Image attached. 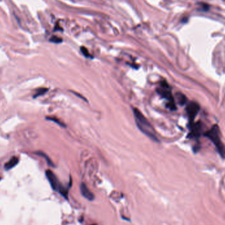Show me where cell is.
<instances>
[{
	"label": "cell",
	"instance_id": "obj_6",
	"mask_svg": "<svg viewBox=\"0 0 225 225\" xmlns=\"http://www.w3.org/2000/svg\"><path fill=\"white\" fill-rule=\"evenodd\" d=\"M189 127H190V132L188 134V138L197 139L200 137L202 131V124L200 121L190 124Z\"/></svg>",
	"mask_w": 225,
	"mask_h": 225
},
{
	"label": "cell",
	"instance_id": "obj_4",
	"mask_svg": "<svg viewBox=\"0 0 225 225\" xmlns=\"http://www.w3.org/2000/svg\"><path fill=\"white\" fill-rule=\"evenodd\" d=\"M46 175L49 184H50V185L53 190L60 193L65 198L68 199V190L60 183L59 180H58L57 177H56V175L50 170H46Z\"/></svg>",
	"mask_w": 225,
	"mask_h": 225
},
{
	"label": "cell",
	"instance_id": "obj_3",
	"mask_svg": "<svg viewBox=\"0 0 225 225\" xmlns=\"http://www.w3.org/2000/svg\"><path fill=\"white\" fill-rule=\"evenodd\" d=\"M157 93L162 97L165 98V100L168 101V103L166 104V107L170 110L175 111L177 109L176 104L173 94L170 91V89L169 85L166 82H163L161 84V87L157 90Z\"/></svg>",
	"mask_w": 225,
	"mask_h": 225
},
{
	"label": "cell",
	"instance_id": "obj_10",
	"mask_svg": "<svg viewBox=\"0 0 225 225\" xmlns=\"http://www.w3.org/2000/svg\"><path fill=\"white\" fill-rule=\"evenodd\" d=\"M48 91V89L46 88H40L36 90V93L34 95L33 97L36 98L39 96H43L44 94L46 93Z\"/></svg>",
	"mask_w": 225,
	"mask_h": 225
},
{
	"label": "cell",
	"instance_id": "obj_13",
	"mask_svg": "<svg viewBox=\"0 0 225 225\" xmlns=\"http://www.w3.org/2000/svg\"><path fill=\"white\" fill-rule=\"evenodd\" d=\"M80 50H81V51H82V54H83V55L85 57H88V58H89V57L90 58H92V56L90 55V53H88V49L86 48H85L84 47H82V48H80Z\"/></svg>",
	"mask_w": 225,
	"mask_h": 225
},
{
	"label": "cell",
	"instance_id": "obj_2",
	"mask_svg": "<svg viewBox=\"0 0 225 225\" xmlns=\"http://www.w3.org/2000/svg\"><path fill=\"white\" fill-rule=\"evenodd\" d=\"M204 136L209 138V140L212 142L217 148V150L219 153L220 155L223 158L225 157V146L223 143L220 137V130L217 124L213 125L211 129L205 132Z\"/></svg>",
	"mask_w": 225,
	"mask_h": 225
},
{
	"label": "cell",
	"instance_id": "obj_8",
	"mask_svg": "<svg viewBox=\"0 0 225 225\" xmlns=\"http://www.w3.org/2000/svg\"><path fill=\"white\" fill-rule=\"evenodd\" d=\"M19 158L17 157H13L7 163H6L5 164V165H4V169H5L6 170H10L11 169H13V167H15V166L18 164V163H19Z\"/></svg>",
	"mask_w": 225,
	"mask_h": 225
},
{
	"label": "cell",
	"instance_id": "obj_1",
	"mask_svg": "<svg viewBox=\"0 0 225 225\" xmlns=\"http://www.w3.org/2000/svg\"><path fill=\"white\" fill-rule=\"evenodd\" d=\"M133 112L138 128L143 134H145L147 136L152 139L153 140L157 141V138L155 136V130L150 123L146 118V116L136 108H133Z\"/></svg>",
	"mask_w": 225,
	"mask_h": 225
},
{
	"label": "cell",
	"instance_id": "obj_14",
	"mask_svg": "<svg viewBox=\"0 0 225 225\" xmlns=\"http://www.w3.org/2000/svg\"><path fill=\"white\" fill-rule=\"evenodd\" d=\"M200 6L201 7V10L202 11H207L209 10V6L208 5V4L204 3H200Z\"/></svg>",
	"mask_w": 225,
	"mask_h": 225
},
{
	"label": "cell",
	"instance_id": "obj_16",
	"mask_svg": "<svg viewBox=\"0 0 225 225\" xmlns=\"http://www.w3.org/2000/svg\"><path fill=\"white\" fill-rule=\"evenodd\" d=\"M0 181H1V177H0Z\"/></svg>",
	"mask_w": 225,
	"mask_h": 225
},
{
	"label": "cell",
	"instance_id": "obj_15",
	"mask_svg": "<svg viewBox=\"0 0 225 225\" xmlns=\"http://www.w3.org/2000/svg\"><path fill=\"white\" fill-rule=\"evenodd\" d=\"M50 41L51 42H53V43H55V44H59L60 42H61L62 40L59 38H57V36H53L52 37L51 39H50Z\"/></svg>",
	"mask_w": 225,
	"mask_h": 225
},
{
	"label": "cell",
	"instance_id": "obj_9",
	"mask_svg": "<svg viewBox=\"0 0 225 225\" xmlns=\"http://www.w3.org/2000/svg\"><path fill=\"white\" fill-rule=\"evenodd\" d=\"M176 97H177V101L179 105H184L186 104V103L187 101V98L183 93L181 92H178L176 93Z\"/></svg>",
	"mask_w": 225,
	"mask_h": 225
},
{
	"label": "cell",
	"instance_id": "obj_7",
	"mask_svg": "<svg viewBox=\"0 0 225 225\" xmlns=\"http://www.w3.org/2000/svg\"><path fill=\"white\" fill-rule=\"evenodd\" d=\"M80 192L85 198L88 200L89 201H92L94 200L95 196H94L93 193L89 190L87 186L84 183L81 184L80 185Z\"/></svg>",
	"mask_w": 225,
	"mask_h": 225
},
{
	"label": "cell",
	"instance_id": "obj_12",
	"mask_svg": "<svg viewBox=\"0 0 225 225\" xmlns=\"http://www.w3.org/2000/svg\"><path fill=\"white\" fill-rule=\"evenodd\" d=\"M46 119H47V120H49L53 121V122L55 123H56V124H57L58 125L61 126V127H66V126H65L63 123H61V121H60L59 120H58L57 118H54V117H48H48H46Z\"/></svg>",
	"mask_w": 225,
	"mask_h": 225
},
{
	"label": "cell",
	"instance_id": "obj_5",
	"mask_svg": "<svg viewBox=\"0 0 225 225\" xmlns=\"http://www.w3.org/2000/svg\"><path fill=\"white\" fill-rule=\"evenodd\" d=\"M200 109V107L198 103L194 101H191L187 105L186 112L189 118V123L191 124L193 123V120L198 113Z\"/></svg>",
	"mask_w": 225,
	"mask_h": 225
},
{
	"label": "cell",
	"instance_id": "obj_11",
	"mask_svg": "<svg viewBox=\"0 0 225 225\" xmlns=\"http://www.w3.org/2000/svg\"><path fill=\"white\" fill-rule=\"evenodd\" d=\"M35 154H36V155H39V156H41V157H44V158H45V159L46 160L49 166H54V165H53V162L51 161V159H50L49 158V157H48V155H47L46 154H44V152H42V151H36V152L35 153Z\"/></svg>",
	"mask_w": 225,
	"mask_h": 225
}]
</instances>
